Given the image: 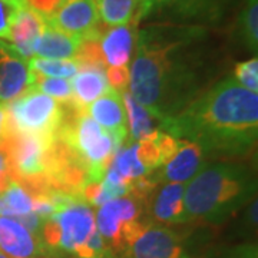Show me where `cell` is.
Returning a JSON list of instances; mask_svg holds the SVG:
<instances>
[{"label":"cell","mask_w":258,"mask_h":258,"mask_svg":"<svg viewBox=\"0 0 258 258\" xmlns=\"http://www.w3.org/2000/svg\"><path fill=\"white\" fill-rule=\"evenodd\" d=\"M79 43H81V37L68 35L46 25L37 42L35 56L43 59H57V60L75 59L79 49Z\"/></svg>","instance_id":"2e32d148"},{"label":"cell","mask_w":258,"mask_h":258,"mask_svg":"<svg viewBox=\"0 0 258 258\" xmlns=\"http://www.w3.org/2000/svg\"><path fill=\"white\" fill-rule=\"evenodd\" d=\"M111 165L118 171V174L126 178L129 181H135L142 176H147L149 171L147 166L142 164L138 155V144L134 142L131 147L119 148L112 159Z\"/></svg>","instance_id":"7402d4cb"},{"label":"cell","mask_w":258,"mask_h":258,"mask_svg":"<svg viewBox=\"0 0 258 258\" xmlns=\"http://www.w3.org/2000/svg\"><path fill=\"white\" fill-rule=\"evenodd\" d=\"M0 249L10 258L45 255L39 237L33 235L13 218L0 217Z\"/></svg>","instance_id":"7c38bea8"},{"label":"cell","mask_w":258,"mask_h":258,"mask_svg":"<svg viewBox=\"0 0 258 258\" xmlns=\"http://www.w3.org/2000/svg\"><path fill=\"white\" fill-rule=\"evenodd\" d=\"M46 18L36 10L30 9L28 5L20 10L10 28L9 40L15 50L25 59L35 56L36 45L46 28Z\"/></svg>","instance_id":"4fadbf2b"},{"label":"cell","mask_w":258,"mask_h":258,"mask_svg":"<svg viewBox=\"0 0 258 258\" xmlns=\"http://www.w3.org/2000/svg\"><path fill=\"white\" fill-rule=\"evenodd\" d=\"M139 204L134 197H122L103 204L95 217L96 230L112 254H128L132 242L145 225L139 221Z\"/></svg>","instance_id":"8992f818"},{"label":"cell","mask_w":258,"mask_h":258,"mask_svg":"<svg viewBox=\"0 0 258 258\" xmlns=\"http://www.w3.org/2000/svg\"><path fill=\"white\" fill-rule=\"evenodd\" d=\"M6 112V132L10 134L57 138L63 120V105L35 89H29L23 96L9 103Z\"/></svg>","instance_id":"5b68a950"},{"label":"cell","mask_w":258,"mask_h":258,"mask_svg":"<svg viewBox=\"0 0 258 258\" xmlns=\"http://www.w3.org/2000/svg\"><path fill=\"white\" fill-rule=\"evenodd\" d=\"M0 258H10V257L9 255H6L5 252H2V251H0Z\"/></svg>","instance_id":"d6a6232c"},{"label":"cell","mask_w":258,"mask_h":258,"mask_svg":"<svg viewBox=\"0 0 258 258\" xmlns=\"http://www.w3.org/2000/svg\"><path fill=\"white\" fill-rule=\"evenodd\" d=\"M74 255L78 258H115L98 230L93 231L92 235L75 251Z\"/></svg>","instance_id":"484cf974"},{"label":"cell","mask_w":258,"mask_h":258,"mask_svg":"<svg viewBox=\"0 0 258 258\" xmlns=\"http://www.w3.org/2000/svg\"><path fill=\"white\" fill-rule=\"evenodd\" d=\"M33 198L23 186L12 179L10 185L0 194V217L18 218L32 212Z\"/></svg>","instance_id":"ffe728a7"},{"label":"cell","mask_w":258,"mask_h":258,"mask_svg":"<svg viewBox=\"0 0 258 258\" xmlns=\"http://www.w3.org/2000/svg\"><path fill=\"white\" fill-rule=\"evenodd\" d=\"M197 29H145L137 37L129 68V93L161 122L174 118L200 98L203 79L182 53Z\"/></svg>","instance_id":"6da1fadb"},{"label":"cell","mask_w":258,"mask_h":258,"mask_svg":"<svg viewBox=\"0 0 258 258\" xmlns=\"http://www.w3.org/2000/svg\"><path fill=\"white\" fill-rule=\"evenodd\" d=\"M71 82L74 91L72 101L83 109L109 89L105 71L96 68H79V72Z\"/></svg>","instance_id":"9a60e30c"},{"label":"cell","mask_w":258,"mask_h":258,"mask_svg":"<svg viewBox=\"0 0 258 258\" xmlns=\"http://www.w3.org/2000/svg\"><path fill=\"white\" fill-rule=\"evenodd\" d=\"M235 81L252 92H258V59L252 57L235 66Z\"/></svg>","instance_id":"83f0119b"},{"label":"cell","mask_w":258,"mask_h":258,"mask_svg":"<svg viewBox=\"0 0 258 258\" xmlns=\"http://www.w3.org/2000/svg\"><path fill=\"white\" fill-rule=\"evenodd\" d=\"M47 25L72 36L82 37L98 28L99 15L95 0H63Z\"/></svg>","instance_id":"30bf717a"},{"label":"cell","mask_w":258,"mask_h":258,"mask_svg":"<svg viewBox=\"0 0 258 258\" xmlns=\"http://www.w3.org/2000/svg\"><path fill=\"white\" fill-rule=\"evenodd\" d=\"M9 171V164H8V158L5 155V152L0 149V172H6Z\"/></svg>","instance_id":"1f68e13d"},{"label":"cell","mask_w":258,"mask_h":258,"mask_svg":"<svg viewBox=\"0 0 258 258\" xmlns=\"http://www.w3.org/2000/svg\"><path fill=\"white\" fill-rule=\"evenodd\" d=\"M207 166V157L197 144L178 139L175 154L169 158L165 165L158 168L157 179L166 182L185 184L192 179L200 171Z\"/></svg>","instance_id":"8fae6325"},{"label":"cell","mask_w":258,"mask_h":258,"mask_svg":"<svg viewBox=\"0 0 258 258\" xmlns=\"http://www.w3.org/2000/svg\"><path fill=\"white\" fill-rule=\"evenodd\" d=\"M134 23L135 22L122 26H113L101 36V50L106 66H128L138 37Z\"/></svg>","instance_id":"5bb4252c"},{"label":"cell","mask_w":258,"mask_h":258,"mask_svg":"<svg viewBox=\"0 0 258 258\" xmlns=\"http://www.w3.org/2000/svg\"><path fill=\"white\" fill-rule=\"evenodd\" d=\"M240 35L251 52L258 47V0H244L240 13Z\"/></svg>","instance_id":"cb8c5ba5"},{"label":"cell","mask_w":258,"mask_h":258,"mask_svg":"<svg viewBox=\"0 0 258 258\" xmlns=\"http://www.w3.org/2000/svg\"><path fill=\"white\" fill-rule=\"evenodd\" d=\"M25 2L30 9L36 10L37 13H40L46 19L53 16L56 10L63 3V0H25Z\"/></svg>","instance_id":"f546056e"},{"label":"cell","mask_w":258,"mask_h":258,"mask_svg":"<svg viewBox=\"0 0 258 258\" xmlns=\"http://www.w3.org/2000/svg\"><path fill=\"white\" fill-rule=\"evenodd\" d=\"M129 258H188L181 237L165 227H145L132 242Z\"/></svg>","instance_id":"52a82bcc"},{"label":"cell","mask_w":258,"mask_h":258,"mask_svg":"<svg viewBox=\"0 0 258 258\" xmlns=\"http://www.w3.org/2000/svg\"><path fill=\"white\" fill-rule=\"evenodd\" d=\"M29 89H35L53 98L55 101L68 102L72 99V82L71 79L62 78H49L39 72L29 69Z\"/></svg>","instance_id":"44dd1931"},{"label":"cell","mask_w":258,"mask_h":258,"mask_svg":"<svg viewBox=\"0 0 258 258\" xmlns=\"http://www.w3.org/2000/svg\"><path fill=\"white\" fill-rule=\"evenodd\" d=\"M185 184L168 182L157 195L152 214L155 220L168 224H184L186 222L184 210Z\"/></svg>","instance_id":"e0dca14e"},{"label":"cell","mask_w":258,"mask_h":258,"mask_svg":"<svg viewBox=\"0 0 258 258\" xmlns=\"http://www.w3.org/2000/svg\"><path fill=\"white\" fill-rule=\"evenodd\" d=\"M25 6V0H0V39L9 40L10 28L19 12Z\"/></svg>","instance_id":"4316f807"},{"label":"cell","mask_w":258,"mask_h":258,"mask_svg":"<svg viewBox=\"0 0 258 258\" xmlns=\"http://www.w3.org/2000/svg\"><path fill=\"white\" fill-rule=\"evenodd\" d=\"M86 112L102 129L111 135L115 152L122 148V144L128 139V122L122 95L109 88L106 93H103L101 98L86 108Z\"/></svg>","instance_id":"ba28073f"},{"label":"cell","mask_w":258,"mask_h":258,"mask_svg":"<svg viewBox=\"0 0 258 258\" xmlns=\"http://www.w3.org/2000/svg\"><path fill=\"white\" fill-rule=\"evenodd\" d=\"M122 101L125 102L123 106L126 108L129 141L134 144V142L149 138L157 131L152 123V116L148 113L145 108H142L138 102L131 96L129 92L122 93Z\"/></svg>","instance_id":"ac0fdd59"},{"label":"cell","mask_w":258,"mask_h":258,"mask_svg":"<svg viewBox=\"0 0 258 258\" xmlns=\"http://www.w3.org/2000/svg\"><path fill=\"white\" fill-rule=\"evenodd\" d=\"M255 191V176L248 166L227 162L205 166L185 185L186 222L218 224L251 201Z\"/></svg>","instance_id":"3957f363"},{"label":"cell","mask_w":258,"mask_h":258,"mask_svg":"<svg viewBox=\"0 0 258 258\" xmlns=\"http://www.w3.org/2000/svg\"><path fill=\"white\" fill-rule=\"evenodd\" d=\"M210 0H138V10L135 19L149 16L152 12L162 9L179 10V12H195L205 8Z\"/></svg>","instance_id":"d4e9b609"},{"label":"cell","mask_w":258,"mask_h":258,"mask_svg":"<svg viewBox=\"0 0 258 258\" xmlns=\"http://www.w3.org/2000/svg\"><path fill=\"white\" fill-rule=\"evenodd\" d=\"M6 125H8V112H6V106H2V105H0V139L5 137Z\"/></svg>","instance_id":"4dcf8cb0"},{"label":"cell","mask_w":258,"mask_h":258,"mask_svg":"<svg viewBox=\"0 0 258 258\" xmlns=\"http://www.w3.org/2000/svg\"><path fill=\"white\" fill-rule=\"evenodd\" d=\"M99 20L108 26H122L135 20L138 0H95Z\"/></svg>","instance_id":"d6986e66"},{"label":"cell","mask_w":258,"mask_h":258,"mask_svg":"<svg viewBox=\"0 0 258 258\" xmlns=\"http://www.w3.org/2000/svg\"><path fill=\"white\" fill-rule=\"evenodd\" d=\"M95 230L96 222L92 207L78 201L45 220L39 232V240L45 254H75Z\"/></svg>","instance_id":"277c9868"},{"label":"cell","mask_w":258,"mask_h":258,"mask_svg":"<svg viewBox=\"0 0 258 258\" xmlns=\"http://www.w3.org/2000/svg\"><path fill=\"white\" fill-rule=\"evenodd\" d=\"M106 79L108 85L112 91H116L120 95L128 91L129 86V68L122 66V68H108L106 69Z\"/></svg>","instance_id":"f1b7e54d"},{"label":"cell","mask_w":258,"mask_h":258,"mask_svg":"<svg viewBox=\"0 0 258 258\" xmlns=\"http://www.w3.org/2000/svg\"><path fill=\"white\" fill-rule=\"evenodd\" d=\"M165 134L197 144L205 157L242 155L258 137V92L225 78L174 118L161 122Z\"/></svg>","instance_id":"7a4b0ae2"},{"label":"cell","mask_w":258,"mask_h":258,"mask_svg":"<svg viewBox=\"0 0 258 258\" xmlns=\"http://www.w3.org/2000/svg\"><path fill=\"white\" fill-rule=\"evenodd\" d=\"M29 91V68L15 47L0 42V105L8 106Z\"/></svg>","instance_id":"9c48e42d"},{"label":"cell","mask_w":258,"mask_h":258,"mask_svg":"<svg viewBox=\"0 0 258 258\" xmlns=\"http://www.w3.org/2000/svg\"><path fill=\"white\" fill-rule=\"evenodd\" d=\"M28 68L30 71L42 74L43 76L62 78V79H71L79 72V64L75 59L57 60V59L33 57V59H29Z\"/></svg>","instance_id":"603a6c76"}]
</instances>
